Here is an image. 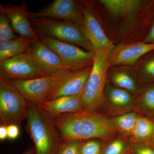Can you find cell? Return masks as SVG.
I'll return each instance as SVG.
<instances>
[{"instance_id":"5bb4252c","label":"cell","mask_w":154,"mask_h":154,"mask_svg":"<svg viewBox=\"0 0 154 154\" xmlns=\"http://www.w3.org/2000/svg\"><path fill=\"white\" fill-rule=\"evenodd\" d=\"M154 51V43L143 42L116 46L109 55L110 66L133 64L141 57Z\"/></svg>"},{"instance_id":"3957f363","label":"cell","mask_w":154,"mask_h":154,"mask_svg":"<svg viewBox=\"0 0 154 154\" xmlns=\"http://www.w3.org/2000/svg\"><path fill=\"white\" fill-rule=\"evenodd\" d=\"M110 53L106 49L99 48L94 52L92 71L86 82L82 93L84 110L99 112L105 96L106 75L109 64Z\"/></svg>"},{"instance_id":"6da1fadb","label":"cell","mask_w":154,"mask_h":154,"mask_svg":"<svg viewBox=\"0 0 154 154\" xmlns=\"http://www.w3.org/2000/svg\"><path fill=\"white\" fill-rule=\"evenodd\" d=\"M63 142L96 139L109 141L120 133L112 121L104 113L82 110L52 117Z\"/></svg>"},{"instance_id":"d6a6232c","label":"cell","mask_w":154,"mask_h":154,"mask_svg":"<svg viewBox=\"0 0 154 154\" xmlns=\"http://www.w3.org/2000/svg\"><path fill=\"white\" fill-rule=\"evenodd\" d=\"M146 143L151 144L154 145V132L151 137L148 141Z\"/></svg>"},{"instance_id":"cb8c5ba5","label":"cell","mask_w":154,"mask_h":154,"mask_svg":"<svg viewBox=\"0 0 154 154\" xmlns=\"http://www.w3.org/2000/svg\"><path fill=\"white\" fill-rule=\"evenodd\" d=\"M129 146V142L122 138H114L104 144L102 154H123Z\"/></svg>"},{"instance_id":"8992f818","label":"cell","mask_w":154,"mask_h":154,"mask_svg":"<svg viewBox=\"0 0 154 154\" xmlns=\"http://www.w3.org/2000/svg\"><path fill=\"white\" fill-rule=\"evenodd\" d=\"M50 75L28 50L0 62V80H29Z\"/></svg>"},{"instance_id":"44dd1931","label":"cell","mask_w":154,"mask_h":154,"mask_svg":"<svg viewBox=\"0 0 154 154\" xmlns=\"http://www.w3.org/2000/svg\"><path fill=\"white\" fill-rule=\"evenodd\" d=\"M138 114L135 111H133L122 115L114 116L111 118V119L120 132L130 137L134 128Z\"/></svg>"},{"instance_id":"5b68a950","label":"cell","mask_w":154,"mask_h":154,"mask_svg":"<svg viewBox=\"0 0 154 154\" xmlns=\"http://www.w3.org/2000/svg\"><path fill=\"white\" fill-rule=\"evenodd\" d=\"M28 102L8 80H0L1 125L20 127L27 119Z\"/></svg>"},{"instance_id":"ba28073f","label":"cell","mask_w":154,"mask_h":154,"mask_svg":"<svg viewBox=\"0 0 154 154\" xmlns=\"http://www.w3.org/2000/svg\"><path fill=\"white\" fill-rule=\"evenodd\" d=\"M39 40L51 50L72 70L93 66L94 52L47 36H38Z\"/></svg>"},{"instance_id":"8fae6325","label":"cell","mask_w":154,"mask_h":154,"mask_svg":"<svg viewBox=\"0 0 154 154\" xmlns=\"http://www.w3.org/2000/svg\"><path fill=\"white\" fill-rule=\"evenodd\" d=\"M0 12L8 18L12 29L20 36H26L32 41L38 38L30 24L27 4L22 1L19 5L8 3L5 5L0 4Z\"/></svg>"},{"instance_id":"9a60e30c","label":"cell","mask_w":154,"mask_h":154,"mask_svg":"<svg viewBox=\"0 0 154 154\" xmlns=\"http://www.w3.org/2000/svg\"><path fill=\"white\" fill-rule=\"evenodd\" d=\"M28 50L50 75L62 70L73 71L55 53L42 43L39 38L31 42Z\"/></svg>"},{"instance_id":"ac0fdd59","label":"cell","mask_w":154,"mask_h":154,"mask_svg":"<svg viewBox=\"0 0 154 154\" xmlns=\"http://www.w3.org/2000/svg\"><path fill=\"white\" fill-rule=\"evenodd\" d=\"M134 111L154 121V83L144 86L135 99Z\"/></svg>"},{"instance_id":"52a82bcc","label":"cell","mask_w":154,"mask_h":154,"mask_svg":"<svg viewBox=\"0 0 154 154\" xmlns=\"http://www.w3.org/2000/svg\"><path fill=\"white\" fill-rule=\"evenodd\" d=\"M73 71H75L62 70L34 79L9 81L28 102L38 105L45 102L54 88Z\"/></svg>"},{"instance_id":"603a6c76","label":"cell","mask_w":154,"mask_h":154,"mask_svg":"<svg viewBox=\"0 0 154 154\" xmlns=\"http://www.w3.org/2000/svg\"><path fill=\"white\" fill-rule=\"evenodd\" d=\"M139 79L142 84L154 83V53L150 54L144 60L140 68Z\"/></svg>"},{"instance_id":"7c38bea8","label":"cell","mask_w":154,"mask_h":154,"mask_svg":"<svg viewBox=\"0 0 154 154\" xmlns=\"http://www.w3.org/2000/svg\"><path fill=\"white\" fill-rule=\"evenodd\" d=\"M134 103L135 99L128 91L107 86L100 110L114 117L134 111Z\"/></svg>"},{"instance_id":"4dcf8cb0","label":"cell","mask_w":154,"mask_h":154,"mask_svg":"<svg viewBox=\"0 0 154 154\" xmlns=\"http://www.w3.org/2000/svg\"><path fill=\"white\" fill-rule=\"evenodd\" d=\"M8 138L7 126L1 125L0 126V140L3 141Z\"/></svg>"},{"instance_id":"d6986e66","label":"cell","mask_w":154,"mask_h":154,"mask_svg":"<svg viewBox=\"0 0 154 154\" xmlns=\"http://www.w3.org/2000/svg\"><path fill=\"white\" fill-rule=\"evenodd\" d=\"M31 42L28 37L22 36L11 40H0V62L26 52Z\"/></svg>"},{"instance_id":"484cf974","label":"cell","mask_w":154,"mask_h":154,"mask_svg":"<svg viewBox=\"0 0 154 154\" xmlns=\"http://www.w3.org/2000/svg\"><path fill=\"white\" fill-rule=\"evenodd\" d=\"M18 37L12 29L8 18L0 12V40H11Z\"/></svg>"},{"instance_id":"30bf717a","label":"cell","mask_w":154,"mask_h":154,"mask_svg":"<svg viewBox=\"0 0 154 154\" xmlns=\"http://www.w3.org/2000/svg\"><path fill=\"white\" fill-rule=\"evenodd\" d=\"M77 2L84 16V24L81 29L84 35L95 50L103 48L110 54L116 46L105 35L92 5L88 2Z\"/></svg>"},{"instance_id":"83f0119b","label":"cell","mask_w":154,"mask_h":154,"mask_svg":"<svg viewBox=\"0 0 154 154\" xmlns=\"http://www.w3.org/2000/svg\"><path fill=\"white\" fill-rule=\"evenodd\" d=\"M129 146L134 154H154V145L151 144L130 142Z\"/></svg>"},{"instance_id":"2e32d148","label":"cell","mask_w":154,"mask_h":154,"mask_svg":"<svg viewBox=\"0 0 154 154\" xmlns=\"http://www.w3.org/2000/svg\"><path fill=\"white\" fill-rule=\"evenodd\" d=\"M82 94L45 101L37 106L51 117L66 113H78L84 110Z\"/></svg>"},{"instance_id":"7a4b0ae2","label":"cell","mask_w":154,"mask_h":154,"mask_svg":"<svg viewBox=\"0 0 154 154\" xmlns=\"http://www.w3.org/2000/svg\"><path fill=\"white\" fill-rule=\"evenodd\" d=\"M26 130L33 142L35 154H58L63 140L52 117L28 102Z\"/></svg>"},{"instance_id":"f1b7e54d","label":"cell","mask_w":154,"mask_h":154,"mask_svg":"<svg viewBox=\"0 0 154 154\" xmlns=\"http://www.w3.org/2000/svg\"><path fill=\"white\" fill-rule=\"evenodd\" d=\"M8 138L15 140L19 137L20 134V127L16 125H10L7 126Z\"/></svg>"},{"instance_id":"7402d4cb","label":"cell","mask_w":154,"mask_h":154,"mask_svg":"<svg viewBox=\"0 0 154 154\" xmlns=\"http://www.w3.org/2000/svg\"><path fill=\"white\" fill-rule=\"evenodd\" d=\"M111 82L117 88L124 89L131 93L137 91V85L133 78L125 71H116L110 75Z\"/></svg>"},{"instance_id":"277c9868","label":"cell","mask_w":154,"mask_h":154,"mask_svg":"<svg viewBox=\"0 0 154 154\" xmlns=\"http://www.w3.org/2000/svg\"><path fill=\"white\" fill-rule=\"evenodd\" d=\"M30 24L38 36H47L94 52L93 45L79 26L73 22L48 18L30 17Z\"/></svg>"},{"instance_id":"e0dca14e","label":"cell","mask_w":154,"mask_h":154,"mask_svg":"<svg viewBox=\"0 0 154 154\" xmlns=\"http://www.w3.org/2000/svg\"><path fill=\"white\" fill-rule=\"evenodd\" d=\"M112 16L126 17L135 14L142 7L139 0H102L99 1Z\"/></svg>"},{"instance_id":"4fadbf2b","label":"cell","mask_w":154,"mask_h":154,"mask_svg":"<svg viewBox=\"0 0 154 154\" xmlns=\"http://www.w3.org/2000/svg\"><path fill=\"white\" fill-rule=\"evenodd\" d=\"M92 69V66H89L71 72L54 88L45 101L82 94Z\"/></svg>"},{"instance_id":"1f68e13d","label":"cell","mask_w":154,"mask_h":154,"mask_svg":"<svg viewBox=\"0 0 154 154\" xmlns=\"http://www.w3.org/2000/svg\"><path fill=\"white\" fill-rule=\"evenodd\" d=\"M22 154H35L34 146H31L28 148Z\"/></svg>"},{"instance_id":"9c48e42d","label":"cell","mask_w":154,"mask_h":154,"mask_svg":"<svg viewBox=\"0 0 154 154\" xmlns=\"http://www.w3.org/2000/svg\"><path fill=\"white\" fill-rule=\"evenodd\" d=\"M29 17L69 21L76 24L80 28L84 22L79 5L74 0H54L36 13L29 12Z\"/></svg>"},{"instance_id":"f546056e","label":"cell","mask_w":154,"mask_h":154,"mask_svg":"<svg viewBox=\"0 0 154 154\" xmlns=\"http://www.w3.org/2000/svg\"><path fill=\"white\" fill-rule=\"evenodd\" d=\"M143 42L147 43H154V17L147 34L144 39Z\"/></svg>"},{"instance_id":"ffe728a7","label":"cell","mask_w":154,"mask_h":154,"mask_svg":"<svg viewBox=\"0 0 154 154\" xmlns=\"http://www.w3.org/2000/svg\"><path fill=\"white\" fill-rule=\"evenodd\" d=\"M154 132V121L138 114L130 137L131 142L146 143Z\"/></svg>"},{"instance_id":"836d02e7","label":"cell","mask_w":154,"mask_h":154,"mask_svg":"<svg viewBox=\"0 0 154 154\" xmlns=\"http://www.w3.org/2000/svg\"><path fill=\"white\" fill-rule=\"evenodd\" d=\"M123 154H134V153H133L131 149L130 148V146H129V147H128V149Z\"/></svg>"},{"instance_id":"d4e9b609","label":"cell","mask_w":154,"mask_h":154,"mask_svg":"<svg viewBox=\"0 0 154 154\" xmlns=\"http://www.w3.org/2000/svg\"><path fill=\"white\" fill-rule=\"evenodd\" d=\"M104 144L96 139L84 140L81 144L79 154H102Z\"/></svg>"},{"instance_id":"4316f807","label":"cell","mask_w":154,"mask_h":154,"mask_svg":"<svg viewBox=\"0 0 154 154\" xmlns=\"http://www.w3.org/2000/svg\"><path fill=\"white\" fill-rule=\"evenodd\" d=\"M83 141L73 140L63 142L58 154H79L80 147Z\"/></svg>"}]
</instances>
